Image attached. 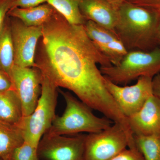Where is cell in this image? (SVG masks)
I'll return each mask as SVG.
<instances>
[{"label":"cell","instance_id":"obj_1","mask_svg":"<svg viewBox=\"0 0 160 160\" xmlns=\"http://www.w3.org/2000/svg\"><path fill=\"white\" fill-rule=\"evenodd\" d=\"M36 67L58 88L72 92L91 109L113 122L124 115L107 90L101 67L112 64L96 47L84 25L70 24L57 10L42 26Z\"/></svg>","mask_w":160,"mask_h":160},{"label":"cell","instance_id":"obj_2","mask_svg":"<svg viewBox=\"0 0 160 160\" xmlns=\"http://www.w3.org/2000/svg\"><path fill=\"white\" fill-rule=\"evenodd\" d=\"M118 13L115 32L127 51H149L159 46L157 37L160 10L124 1Z\"/></svg>","mask_w":160,"mask_h":160},{"label":"cell","instance_id":"obj_3","mask_svg":"<svg viewBox=\"0 0 160 160\" xmlns=\"http://www.w3.org/2000/svg\"><path fill=\"white\" fill-rule=\"evenodd\" d=\"M59 92L66 102V109L61 116H56L46 133L66 136L81 132L95 133L109 128L114 123L108 118L95 115L90 107L69 92Z\"/></svg>","mask_w":160,"mask_h":160},{"label":"cell","instance_id":"obj_4","mask_svg":"<svg viewBox=\"0 0 160 160\" xmlns=\"http://www.w3.org/2000/svg\"><path fill=\"white\" fill-rule=\"evenodd\" d=\"M58 88L42 74V91L37 105L31 114L23 118L19 126L24 141L36 148L56 116Z\"/></svg>","mask_w":160,"mask_h":160},{"label":"cell","instance_id":"obj_5","mask_svg":"<svg viewBox=\"0 0 160 160\" xmlns=\"http://www.w3.org/2000/svg\"><path fill=\"white\" fill-rule=\"evenodd\" d=\"M100 69L104 76L118 85L141 77L153 78L160 73V46L149 51H128L118 65L100 67Z\"/></svg>","mask_w":160,"mask_h":160},{"label":"cell","instance_id":"obj_6","mask_svg":"<svg viewBox=\"0 0 160 160\" xmlns=\"http://www.w3.org/2000/svg\"><path fill=\"white\" fill-rule=\"evenodd\" d=\"M130 148L126 131L119 123L95 133L86 135L82 160H110Z\"/></svg>","mask_w":160,"mask_h":160},{"label":"cell","instance_id":"obj_7","mask_svg":"<svg viewBox=\"0 0 160 160\" xmlns=\"http://www.w3.org/2000/svg\"><path fill=\"white\" fill-rule=\"evenodd\" d=\"M104 78L107 90L127 118L138 112L153 95L152 78L141 77L134 85L125 86L115 84L105 76Z\"/></svg>","mask_w":160,"mask_h":160},{"label":"cell","instance_id":"obj_8","mask_svg":"<svg viewBox=\"0 0 160 160\" xmlns=\"http://www.w3.org/2000/svg\"><path fill=\"white\" fill-rule=\"evenodd\" d=\"M86 135L74 136L45 133L38 145L40 160H82Z\"/></svg>","mask_w":160,"mask_h":160},{"label":"cell","instance_id":"obj_9","mask_svg":"<svg viewBox=\"0 0 160 160\" xmlns=\"http://www.w3.org/2000/svg\"><path fill=\"white\" fill-rule=\"evenodd\" d=\"M9 17L14 47V65L21 67H36V52L42 36V26H27L18 19Z\"/></svg>","mask_w":160,"mask_h":160},{"label":"cell","instance_id":"obj_10","mask_svg":"<svg viewBox=\"0 0 160 160\" xmlns=\"http://www.w3.org/2000/svg\"><path fill=\"white\" fill-rule=\"evenodd\" d=\"M10 78L13 88L22 106L23 116L34 111L42 91V73L36 67H21L14 65Z\"/></svg>","mask_w":160,"mask_h":160},{"label":"cell","instance_id":"obj_11","mask_svg":"<svg viewBox=\"0 0 160 160\" xmlns=\"http://www.w3.org/2000/svg\"><path fill=\"white\" fill-rule=\"evenodd\" d=\"M84 26L92 42L112 65L119 64L128 51L116 33L91 21H86Z\"/></svg>","mask_w":160,"mask_h":160},{"label":"cell","instance_id":"obj_12","mask_svg":"<svg viewBox=\"0 0 160 160\" xmlns=\"http://www.w3.org/2000/svg\"><path fill=\"white\" fill-rule=\"evenodd\" d=\"M128 119L133 135L160 134V99L152 95L138 112Z\"/></svg>","mask_w":160,"mask_h":160},{"label":"cell","instance_id":"obj_13","mask_svg":"<svg viewBox=\"0 0 160 160\" xmlns=\"http://www.w3.org/2000/svg\"><path fill=\"white\" fill-rule=\"evenodd\" d=\"M79 8L86 21H92L115 32L118 20V9L106 0H80Z\"/></svg>","mask_w":160,"mask_h":160},{"label":"cell","instance_id":"obj_14","mask_svg":"<svg viewBox=\"0 0 160 160\" xmlns=\"http://www.w3.org/2000/svg\"><path fill=\"white\" fill-rule=\"evenodd\" d=\"M55 11L53 7L46 3L32 8H12L8 16L18 19L26 26L39 27L48 22Z\"/></svg>","mask_w":160,"mask_h":160},{"label":"cell","instance_id":"obj_15","mask_svg":"<svg viewBox=\"0 0 160 160\" xmlns=\"http://www.w3.org/2000/svg\"><path fill=\"white\" fill-rule=\"evenodd\" d=\"M23 118L22 103L13 88L0 93V122L19 126Z\"/></svg>","mask_w":160,"mask_h":160},{"label":"cell","instance_id":"obj_16","mask_svg":"<svg viewBox=\"0 0 160 160\" xmlns=\"http://www.w3.org/2000/svg\"><path fill=\"white\" fill-rule=\"evenodd\" d=\"M24 142L19 126L0 122V158L10 160L15 149Z\"/></svg>","mask_w":160,"mask_h":160},{"label":"cell","instance_id":"obj_17","mask_svg":"<svg viewBox=\"0 0 160 160\" xmlns=\"http://www.w3.org/2000/svg\"><path fill=\"white\" fill-rule=\"evenodd\" d=\"M14 65V50L12 38L10 19L7 16L5 25L0 32V70L10 77Z\"/></svg>","mask_w":160,"mask_h":160},{"label":"cell","instance_id":"obj_18","mask_svg":"<svg viewBox=\"0 0 160 160\" xmlns=\"http://www.w3.org/2000/svg\"><path fill=\"white\" fill-rule=\"evenodd\" d=\"M80 0H48L47 3L70 24L84 25L86 21L80 11Z\"/></svg>","mask_w":160,"mask_h":160},{"label":"cell","instance_id":"obj_19","mask_svg":"<svg viewBox=\"0 0 160 160\" xmlns=\"http://www.w3.org/2000/svg\"><path fill=\"white\" fill-rule=\"evenodd\" d=\"M135 145L144 160H160V134L133 135Z\"/></svg>","mask_w":160,"mask_h":160},{"label":"cell","instance_id":"obj_20","mask_svg":"<svg viewBox=\"0 0 160 160\" xmlns=\"http://www.w3.org/2000/svg\"><path fill=\"white\" fill-rule=\"evenodd\" d=\"M10 160H40L37 148L24 141L15 149Z\"/></svg>","mask_w":160,"mask_h":160},{"label":"cell","instance_id":"obj_21","mask_svg":"<svg viewBox=\"0 0 160 160\" xmlns=\"http://www.w3.org/2000/svg\"><path fill=\"white\" fill-rule=\"evenodd\" d=\"M110 160H144L137 148L124 149Z\"/></svg>","mask_w":160,"mask_h":160},{"label":"cell","instance_id":"obj_22","mask_svg":"<svg viewBox=\"0 0 160 160\" xmlns=\"http://www.w3.org/2000/svg\"><path fill=\"white\" fill-rule=\"evenodd\" d=\"M14 0H0V32L2 29L8 13Z\"/></svg>","mask_w":160,"mask_h":160},{"label":"cell","instance_id":"obj_23","mask_svg":"<svg viewBox=\"0 0 160 160\" xmlns=\"http://www.w3.org/2000/svg\"><path fill=\"white\" fill-rule=\"evenodd\" d=\"M47 1L48 0H14L11 9L16 7L24 9L32 8L47 3Z\"/></svg>","mask_w":160,"mask_h":160},{"label":"cell","instance_id":"obj_24","mask_svg":"<svg viewBox=\"0 0 160 160\" xmlns=\"http://www.w3.org/2000/svg\"><path fill=\"white\" fill-rule=\"evenodd\" d=\"M124 1L137 6L160 10V0H124Z\"/></svg>","mask_w":160,"mask_h":160},{"label":"cell","instance_id":"obj_25","mask_svg":"<svg viewBox=\"0 0 160 160\" xmlns=\"http://www.w3.org/2000/svg\"><path fill=\"white\" fill-rule=\"evenodd\" d=\"M12 89H13V85L10 76L0 70V93Z\"/></svg>","mask_w":160,"mask_h":160},{"label":"cell","instance_id":"obj_26","mask_svg":"<svg viewBox=\"0 0 160 160\" xmlns=\"http://www.w3.org/2000/svg\"><path fill=\"white\" fill-rule=\"evenodd\" d=\"M152 87L153 95L160 99V73L152 78Z\"/></svg>","mask_w":160,"mask_h":160},{"label":"cell","instance_id":"obj_27","mask_svg":"<svg viewBox=\"0 0 160 160\" xmlns=\"http://www.w3.org/2000/svg\"><path fill=\"white\" fill-rule=\"evenodd\" d=\"M112 6H113L116 9H118L120 6L122 5L124 0H106Z\"/></svg>","mask_w":160,"mask_h":160},{"label":"cell","instance_id":"obj_28","mask_svg":"<svg viewBox=\"0 0 160 160\" xmlns=\"http://www.w3.org/2000/svg\"><path fill=\"white\" fill-rule=\"evenodd\" d=\"M158 45L160 46V17L159 21L158 27Z\"/></svg>","mask_w":160,"mask_h":160},{"label":"cell","instance_id":"obj_29","mask_svg":"<svg viewBox=\"0 0 160 160\" xmlns=\"http://www.w3.org/2000/svg\"><path fill=\"white\" fill-rule=\"evenodd\" d=\"M0 160H3L1 158H0Z\"/></svg>","mask_w":160,"mask_h":160},{"label":"cell","instance_id":"obj_30","mask_svg":"<svg viewBox=\"0 0 160 160\" xmlns=\"http://www.w3.org/2000/svg\"></svg>","mask_w":160,"mask_h":160}]
</instances>
